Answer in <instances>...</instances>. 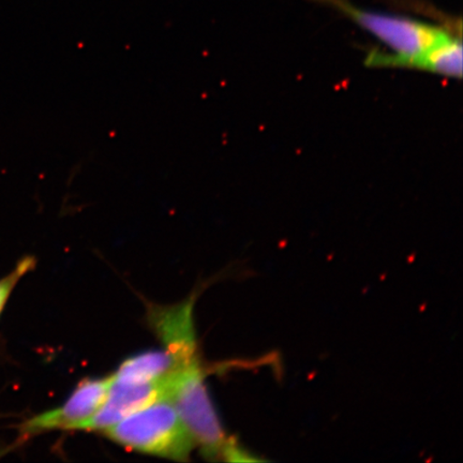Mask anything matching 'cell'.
I'll return each instance as SVG.
<instances>
[{
  "instance_id": "7",
  "label": "cell",
  "mask_w": 463,
  "mask_h": 463,
  "mask_svg": "<svg viewBox=\"0 0 463 463\" xmlns=\"http://www.w3.org/2000/svg\"><path fill=\"white\" fill-rule=\"evenodd\" d=\"M177 367L175 358L166 350L148 351L128 358L112 378L118 383H148L166 379Z\"/></svg>"
},
{
  "instance_id": "9",
  "label": "cell",
  "mask_w": 463,
  "mask_h": 463,
  "mask_svg": "<svg viewBox=\"0 0 463 463\" xmlns=\"http://www.w3.org/2000/svg\"><path fill=\"white\" fill-rule=\"evenodd\" d=\"M33 264L34 260L32 258L22 260L21 262L17 264L13 273L0 280V312H2L5 303H7L10 294L13 292L16 283L20 281L21 278L24 276L27 271L33 269Z\"/></svg>"
},
{
  "instance_id": "5",
  "label": "cell",
  "mask_w": 463,
  "mask_h": 463,
  "mask_svg": "<svg viewBox=\"0 0 463 463\" xmlns=\"http://www.w3.org/2000/svg\"><path fill=\"white\" fill-rule=\"evenodd\" d=\"M160 399H167V378L142 384L118 383L112 378L108 396L101 407L75 430L103 431Z\"/></svg>"
},
{
  "instance_id": "4",
  "label": "cell",
  "mask_w": 463,
  "mask_h": 463,
  "mask_svg": "<svg viewBox=\"0 0 463 463\" xmlns=\"http://www.w3.org/2000/svg\"><path fill=\"white\" fill-rule=\"evenodd\" d=\"M112 376L87 379L78 385L68 401L57 409L34 416L21 427L23 437L55 430H75L89 420L106 401Z\"/></svg>"
},
{
  "instance_id": "1",
  "label": "cell",
  "mask_w": 463,
  "mask_h": 463,
  "mask_svg": "<svg viewBox=\"0 0 463 463\" xmlns=\"http://www.w3.org/2000/svg\"><path fill=\"white\" fill-rule=\"evenodd\" d=\"M321 2L331 5L391 50V53L370 51L364 60L369 67L402 68L405 61L426 53L433 46L453 36L442 27L409 17L363 10L346 0Z\"/></svg>"
},
{
  "instance_id": "6",
  "label": "cell",
  "mask_w": 463,
  "mask_h": 463,
  "mask_svg": "<svg viewBox=\"0 0 463 463\" xmlns=\"http://www.w3.org/2000/svg\"><path fill=\"white\" fill-rule=\"evenodd\" d=\"M194 299L170 306H154L148 310L149 326L154 328L165 350L182 366L199 358L198 340L194 324Z\"/></svg>"
},
{
  "instance_id": "3",
  "label": "cell",
  "mask_w": 463,
  "mask_h": 463,
  "mask_svg": "<svg viewBox=\"0 0 463 463\" xmlns=\"http://www.w3.org/2000/svg\"><path fill=\"white\" fill-rule=\"evenodd\" d=\"M167 399L187 426L206 458L222 455L225 434L205 385L199 358L173 372L167 382Z\"/></svg>"
},
{
  "instance_id": "10",
  "label": "cell",
  "mask_w": 463,
  "mask_h": 463,
  "mask_svg": "<svg viewBox=\"0 0 463 463\" xmlns=\"http://www.w3.org/2000/svg\"><path fill=\"white\" fill-rule=\"evenodd\" d=\"M222 455L224 457L225 460L232 462L259 461L257 457L247 453L246 450L242 449L239 445L232 441V439L229 442H225Z\"/></svg>"
},
{
  "instance_id": "8",
  "label": "cell",
  "mask_w": 463,
  "mask_h": 463,
  "mask_svg": "<svg viewBox=\"0 0 463 463\" xmlns=\"http://www.w3.org/2000/svg\"><path fill=\"white\" fill-rule=\"evenodd\" d=\"M403 69L427 71L449 79L462 78V44L460 37L450 36L426 53L404 62Z\"/></svg>"
},
{
  "instance_id": "2",
  "label": "cell",
  "mask_w": 463,
  "mask_h": 463,
  "mask_svg": "<svg viewBox=\"0 0 463 463\" xmlns=\"http://www.w3.org/2000/svg\"><path fill=\"white\" fill-rule=\"evenodd\" d=\"M121 447L187 461L195 442L169 399H160L103 430Z\"/></svg>"
}]
</instances>
